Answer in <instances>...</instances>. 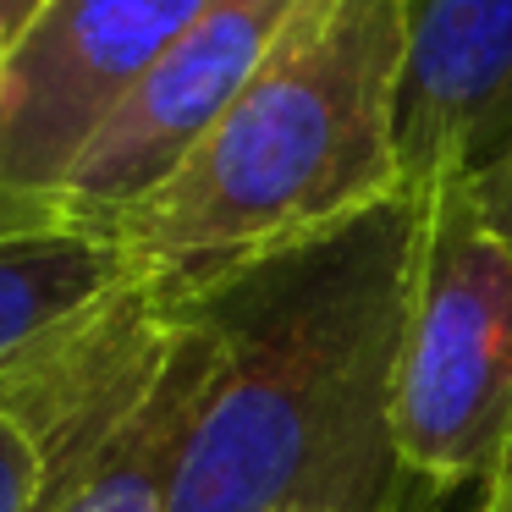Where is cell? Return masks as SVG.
Instances as JSON below:
<instances>
[{
  "label": "cell",
  "instance_id": "cell-1",
  "mask_svg": "<svg viewBox=\"0 0 512 512\" xmlns=\"http://www.w3.org/2000/svg\"><path fill=\"white\" fill-rule=\"evenodd\" d=\"M413 188L292 243L166 276L204 336L171 512H424L397 452Z\"/></svg>",
  "mask_w": 512,
  "mask_h": 512
},
{
  "label": "cell",
  "instance_id": "cell-2",
  "mask_svg": "<svg viewBox=\"0 0 512 512\" xmlns=\"http://www.w3.org/2000/svg\"><path fill=\"white\" fill-rule=\"evenodd\" d=\"M402 50V0H309L199 149L105 232L155 276H193L402 193Z\"/></svg>",
  "mask_w": 512,
  "mask_h": 512
},
{
  "label": "cell",
  "instance_id": "cell-3",
  "mask_svg": "<svg viewBox=\"0 0 512 512\" xmlns=\"http://www.w3.org/2000/svg\"><path fill=\"white\" fill-rule=\"evenodd\" d=\"M397 347V452L424 496L479 485L512 452V248L468 182L424 188Z\"/></svg>",
  "mask_w": 512,
  "mask_h": 512
},
{
  "label": "cell",
  "instance_id": "cell-4",
  "mask_svg": "<svg viewBox=\"0 0 512 512\" xmlns=\"http://www.w3.org/2000/svg\"><path fill=\"white\" fill-rule=\"evenodd\" d=\"M210 0H50L0 83V232L56 221V193L122 100Z\"/></svg>",
  "mask_w": 512,
  "mask_h": 512
},
{
  "label": "cell",
  "instance_id": "cell-5",
  "mask_svg": "<svg viewBox=\"0 0 512 512\" xmlns=\"http://www.w3.org/2000/svg\"><path fill=\"white\" fill-rule=\"evenodd\" d=\"M303 6L309 0H210L199 23L166 50V61L94 133L67 188L56 193V221L105 232L133 204H144L254 83Z\"/></svg>",
  "mask_w": 512,
  "mask_h": 512
},
{
  "label": "cell",
  "instance_id": "cell-6",
  "mask_svg": "<svg viewBox=\"0 0 512 512\" xmlns=\"http://www.w3.org/2000/svg\"><path fill=\"white\" fill-rule=\"evenodd\" d=\"M402 34V182H479L512 155V0H402Z\"/></svg>",
  "mask_w": 512,
  "mask_h": 512
},
{
  "label": "cell",
  "instance_id": "cell-7",
  "mask_svg": "<svg viewBox=\"0 0 512 512\" xmlns=\"http://www.w3.org/2000/svg\"><path fill=\"white\" fill-rule=\"evenodd\" d=\"M155 276L111 232L72 221L0 232V402Z\"/></svg>",
  "mask_w": 512,
  "mask_h": 512
},
{
  "label": "cell",
  "instance_id": "cell-8",
  "mask_svg": "<svg viewBox=\"0 0 512 512\" xmlns=\"http://www.w3.org/2000/svg\"><path fill=\"white\" fill-rule=\"evenodd\" d=\"M39 490V457L17 424L0 419V512H28Z\"/></svg>",
  "mask_w": 512,
  "mask_h": 512
},
{
  "label": "cell",
  "instance_id": "cell-9",
  "mask_svg": "<svg viewBox=\"0 0 512 512\" xmlns=\"http://www.w3.org/2000/svg\"><path fill=\"white\" fill-rule=\"evenodd\" d=\"M468 193H474L479 215L490 221V232L512 248V155L501 160V166H490L479 182H468Z\"/></svg>",
  "mask_w": 512,
  "mask_h": 512
},
{
  "label": "cell",
  "instance_id": "cell-10",
  "mask_svg": "<svg viewBox=\"0 0 512 512\" xmlns=\"http://www.w3.org/2000/svg\"><path fill=\"white\" fill-rule=\"evenodd\" d=\"M452 512H512V452L501 457L479 485L457 490V507Z\"/></svg>",
  "mask_w": 512,
  "mask_h": 512
},
{
  "label": "cell",
  "instance_id": "cell-11",
  "mask_svg": "<svg viewBox=\"0 0 512 512\" xmlns=\"http://www.w3.org/2000/svg\"><path fill=\"white\" fill-rule=\"evenodd\" d=\"M45 6L50 0H0V56H12V50L23 45V34L39 23Z\"/></svg>",
  "mask_w": 512,
  "mask_h": 512
},
{
  "label": "cell",
  "instance_id": "cell-12",
  "mask_svg": "<svg viewBox=\"0 0 512 512\" xmlns=\"http://www.w3.org/2000/svg\"><path fill=\"white\" fill-rule=\"evenodd\" d=\"M0 83H6V56H0Z\"/></svg>",
  "mask_w": 512,
  "mask_h": 512
}]
</instances>
